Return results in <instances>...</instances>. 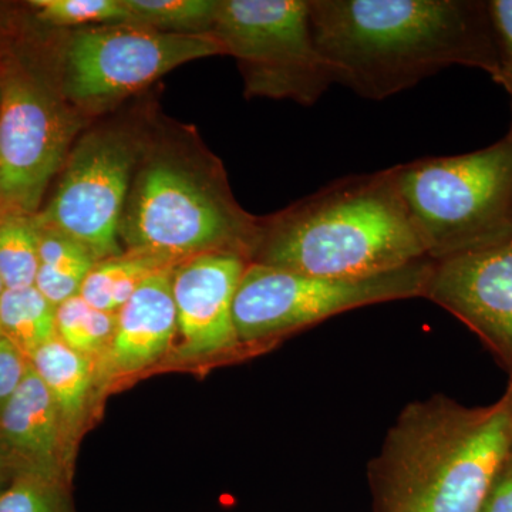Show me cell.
Listing matches in <instances>:
<instances>
[{"mask_svg":"<svg viewBox=\"0 0 512 512\" xmlns=\"http://www.w3.org/2000/svg\"><path fill=\"white\" fill-rule=\"evenodd\" d=\"M225 55L212 33L178 35L143 26H94L77 30L64 53L63 92L94 106L126 97L192 60Z\"/></svg>","mask_w":512,"mask_h":512,"instance_id":"8","label":"cell"},{"mask_svg":"<svg viewBox=\"0 0 512 512\" xmlns=\"http://www.w3.org/2000/svg\"><path fill=\"white\" fill-rule=\"evenodd\" d=\"M39 271L36 217L8 214L0 220V278L6 289L35 286Z\"/></svg>","mask_w":512,"mask_h":512,"instance_id":"21","label":"cell"},{"mask_svg":"<svg viewBox=\"0 0 512 512\" xmlns=\"http://www.w3.org/2000/svg\"><path fill=\"white\" fill-rule=\"evenodd\" d=\"M140 156L136 140L123 131L100 130L84 137L37 222L76 239L99 262L123 255L121 218Z\"/></svg>","mask_w":512,"mask_h":512,"instance_id":"10","label":"cell"},{"mask_svg":"<svg viewBox=\"0 0 512 512\" xmlns=\"http://www.w3.org/2000/svg\"><path fill=\"white\" fill-rule=\"evenodd\" d=\"M9 212L6 211V210H3L2 207H0V220H2L3 217H5V215H8Z\"/></svg>","mask_w":512,"mask_h":512,"instance_id":"29","label":"cell"},{"mask_svg":"<svg viewBox=\"0 0 512 512\" xmlns=\"http://www.w3.org/2000/svg\"><path fill=\"white\" fill-rule=\"evenodd\" d=\"M30 369V360L8 339L0 336V412L19 389Z\"/></svg>","mask_w":512,"mask_h":512,"instance_id":"25","label":"cell"},{"mask_svg":"<svg viewBox=\"0 0 512 512\" xmlns=\"http://www.w3.org/2000/svg\"><path fill=\"white\" fill-rule=\"evenodd\" d=\"M426 258L392 167L339 178L259 221L251 262L322 278L359 279Z\"/></svg>","mask_w":512,"mask_h":512,"instance_id":"2","label":"cell"},{"mask_svg":"<svg viewBox=\"0 0 512 512\" xmlns=\"http://www.w3.org/2000/svg\"><path fill=\"white\" fill-rule=\"evenodd\" d=\"M173 268L151 275L121 306L109 349L94 363V383L136 375L167 355L178 335Z\"/></svg>","mask_w":512,"mask_h":512,"instance_id":"13","label":"cell"},{"mask_svg":"<svg viewBox=\"0 0 512 512\" xmlns=\"http://www.w3.org/2000/svg\"><path fill=\"white\" fill-rule=\"evenodd\" d=\"M0 512H77L70 478L18 471L0 490Z\"/></svg>","mask_w":512,"mask_h":512,"instance_id":"22","label":"cell"},{"mask_svg":"<svg viewBox=\"0 0 512 512\" xmlns=\"http://www.w3.org/2000/svg\"><path fill=\"white\" fill-rule=\"evenodd\" d=\"M5 285H3L2 278H0V299H2L3 292H5ZM0 336H2V332H0Z\"/></svg>","mask_w":512,"mask_h":512,"instance_id":"28","label":"cell"},{"mask_svg":"<svg viewBox=\"0 0 512 512\" xmlns=\"http://www.w3.org/2000/svg\"><path fill=\"white\" fill-rule=\"evenodd\" d=\"M507 138H508V140L512 141V121H511L510 133H508Z\"/></svg>","mask_w":512,"mask_h":512,"instance_id":"30","label":"cell"},{"mask_svg":"<svg viewBox=\"0 0 512 512\" xmlns=\"http://www.w3.org/2000/svg\"><path fill=\"white\" fill-rule=\"evenodd\" d=\"M237 252H208L173 268L171 286L177 309L178 360L222 355L241 345L234 323L239 282L249 265Z\"/></svg>","mask_w":512,"mask_h":512,"instance_id":"12","label":"cell"},{"mask_svg":"<svg viewBox=\"0 0 512 512\" xmlns=\"http://www.w3.org/2000/svg\"><path fill=\"white\" fill-rule=\"evenodd\" d=\"M30 5L40 19L53 25H121L130 22V12L124 0H32Z\"/></svg>","mask_w":512,"mask_h":512,"instance_id":"23","label":"cell"},{"mask_svg":"<svg viewBox=\"0 0 512 512\" xmlns=\"http://www.w3.org/2000/svg\"><path fill=\"white\" fill-rule=\"evenodd\" d=\"M427 256L443 261L512 239V141L394 165Z\"/></svg>","mask_w":512,"mask_h":512,"instance_id":"5","label":"cell"},{"mask_svg":"<svg viewBox=\"0 0 512 512\" xmlns=\"http://www.w3.org/2000/svg\"><path fill=\"white\" fill-rule=\"evenodd\" d=\"M259 221L232 198L221 168L156 157L137 173L120 224L126 251L177 265L229 251L251 261Z\"/></svg>","mask_w":512,"mask_h":512,"instance_id":"4","label":"cell"},{"mask_svg":"<svg viewBox=\"0 0 512 512\" xmlns=\"http://www.w3.org/2000/svg\"><path fill=\"white\" fill-rule=\"evenodd\" d=\"M313 35L335 82L383 100L450 66L495 79L497 46L487 2L309 0Z\"/></svg>","mask_w":512,"mask_h":512,"instance_id":"1","label":"cell"},{"mask_svg":"<svg viewBox=\"0 0 512 512\" xmlns=\"http://www.w3.org/2000/svg\"><path fill=\"white\" fill-rule=\"evenodd\" d=\"M116 326L117 313L93 308L80 295L56 308L57 336L93 365L109 349Z\"/></svg>","mask_w":512,"mask_h":512,"instance_id":"20","label":"cell"},{"mask_svg":"<svg viewBox=\"0 0 512 512\" xmlns=\"http://www.w3.org/2000/svg\"><path fill=\"white\" fill-rule=\"evenodd\" d=\"M512 451V393L467 409L431 397L409 404L372 463L384 512H481Z\"/></svg>","mask_w":512,"mask_h":512,"instance_id":"3","label":"cell"},{"mask_svg":"<svg viewBox=\"0 0 512 512\" xmlns=\"http://www.w3.org/2000/svg\"><path fill=\"white\" fill-rule=\"evenodd\" d=\"M173 266L151 256L124 252L97 262L87 275L80 296L93 308L117 313L151 275Z\"/></svg>","mask_w":512,"mask_h":512,"instance_id":"17","label":"cell"},{"mask_svg":"<svg viewBox=\"0 0 512 512\" xmlns=\"http://www.w3.org/2000/svg\"><path fill=\"white\" fill-rule=\"evenodd\" d=\"M212 35L238 60L249 97L312 106L336 84L316 46L309 0H220Z\"/></svg>","mask_w":512,"mask_h":512,"instance_id":"6","label":"cell"},{"mask_svg":"<svg viewBox=\"0 0 512 512\" xmlns=\"http://www.w3.org/2000/svg\"><path fill=\"white\" fill-rule=\"evenodd\" d=\"M424 298L463 320L512 363V239L434 261Z\"/></svg>","mask_w":512,"mask_h":512,"instance_id":"11","label":"cell"},{"mask_svg":"<svg viewBox=\"0 0 512 512\" xmlns=\"http://www.w3.org/2000/svg\"><path fill=\"white\" fill-rule=\"evenodd\" d=\"M15 474V467H13L12 461H10L8 454H6L5 447H3L2 441H0V490L12 480Z\"/></svg>","mask_w":512,"mask_h":512,"instance_id":"27","label":"cell"},{"mask_svg":"<svg viewBox=\"0 0 512 512\" xmlns=\"http://www.w3.org/2000/svg\"><path fill=\"white\" fill-rule=\"evenodd\" d=\"M0 441L16 473L72 478L74 444L59 407L32 366L0 412Z\"/></svg>","mask_w":512,"mask_h":512,"instance_id":"14","label":"cell"},{"mask_svg":"<svg viewBox=\"0 0 512 512\" xmlns=\"http://www.w3.org/2000/svg\"><path fill=\"white\" fill-rule=\"evenodd\" d=\"M130 25L178 35L212 33L220 0H124Z\"/></svg>","mask_w":512,"mask_h":512,"instance_id":"19","label":"cell"},{"mask_svg":"<svg viewBox=\"0 0 512 512\" xmlns=\"http://www.w3.org/2000/svg\"><path fill=\"white\" fill-rule=\"evenodd\" d=\"M29 360L52 394L67 434L76 446L89 409L90 394L96 386L92 360L74 352L59 336L40 346Z\"/></svg>","mask_w":512,"mask_h":512,"instance_id":"15","label":"cell"},{"mask_svg":"<svg viewBox=\"0 0 512 512\" xmlns=\"http://www.w3.org/2000/svg\"><path fill=\"white\" fill-rule=\"evenodd\" d=\"M0 332L28 359L56 333V308L36 286L5 289L0 299Z\"/></svg>","mask_w":512,"mask_h":512,"instance_id":"18","label":"cell"},{"mask_svg":"<svg viewBox=\"0 0 512 512\" xmlns=\"http://www.w3.org/2000/svg\"><path fill=\"white\" fill-rule=\"evenodd\" d=\"M481 512H512V451L498 471Z\"/></svg>","mask_w":512,"mask_h":512,"instance_id":"26","label":"cell"},{"mask_svg":"<svg viewBox=\"0 0 512 512\" xmlns=\"http://www.w3.org/2000/svg\"><path fill=\"white\" fill-rule=\"evenodd\" d=\"M97 262L92 252L76 239L39 224V271L35 286L55 308L80 295Z\"/></svg>","mask_w":512,"mask_h":512,"instance_id":"16","label":"cell"},{"mask_svg":"<svg viewBox=\"0 0 512 512\" xmlns=\"http://www.w3.org/2000/svg\"><path fill=\"white\" fill-rule=\"evenodd\" d=\"M80 119L46 84L26 73L0 80V207L32 215L66 163Z\"/></svg>","mask_w":512,"mask_h":512,"instance_id":"9","label":"cell"},{"mask_svg":"<svg viewBox=\"0 0 512 512\" xmlns=\"http://www.w3.org/2000/svg\"><path fill=\"white\" fill-rule=\"evenodd\" d=\"M433 266L426 258L370 278L336 279L249 262L234 302L239 343L279 338L362 306L424 298Z\"/></svg>","mask_w":512,"mask_h":512,"instance_id":"7","label":"cell"},{"mask_svg":"<svg viewBox=\"0 0 512 512\" xmlns=\"http://www.w3.org/2000/svg\"><path fill=\"white\" fill-rule=\"evenodd\" d=\"M487 10L497 46L498 76L495 83L503 86L512 99V0H490Z\"/></svg>","mask_w":512,"mask_h":512,"instance_id":"24","label":"cell"}]
</instances>
